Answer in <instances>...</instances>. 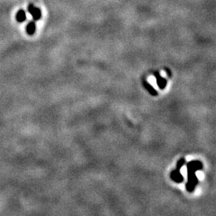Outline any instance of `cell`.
Returning <instances> with one entry per match:
<instances>
[{
	"mask_svg": "<svg viewBox=\"0 0 216 216\" xmlns=\"http://www.w3.org/2000/svg\"><path fill=\"white\" fill-rule=\"evenodd\" d=\"M187 182L186 183V189L188 192H193L198 183V179L196 175L197 170H203V162L199 160H191L187 163Z\"/></svg>",
	"mask_w": 216,
	"mask_h": 216,
	"instance_id": "1",
	"label": "cell"
},
{
	"mask_svg": "<svg viewBox=\"0 0 216 216\" xmlns=\"http://www.w3.org/2000/svg\"><path fill=\"white\" fill-rule=\"evenodd\" d=\"M28 12L31 14L32 17H33L34 20L35 21H38L40 19L42 16V13H41V10L38 7H35V6L31 3V4H29L28 6Z\"/></svg>",
	"mask_w": 216,
	"mask_h": 216,
	"instance_id": "2",
	"label": "cell"
},
{
	"mask_svg": "<svg viewBox=\"0 0 216 216\" xmlns=\"http://www.w3.org/2000/svg\"><path fill=\"white\" fill-rule=\"evenodd\" d=\"M170 179L176 183H182L184 181L183 175L180 172V170H178V169H175L170 172Z\"/></svg>",
	"mask_w": 216,
	"mask_h": 216,
	"instance_id": "3",
	"label": "cell"
},
{
	"mask_svg": "<svg viewBox=\"0 0 216 216\" xmlns=\"http://www.w3.org/2000/svg\"><path fill=\"white\" fill-rule=\"evenodd\" d=\"M154 75L155 79H156V82H157V85L158 87H159V89L161 90H164L166 87L167 85V79H165L160 75L159 72L155 71L154 73Z\"/></svg>",
	"mask_w": 216,
	"mask_h": 216,
	"instance_id": "4",
	"label": "cell"
},
{
	"mask_svg": "<svg viewBox=\"0 0 216 216\" xmlns=\"http://www.w3.org/2000/svg\"><path fill=\"white\" fill-rule=\"evenodd\" d=\"M143 86L144 87H145V89L149 92L150 95H152V96H157L158 95L157 90H155V89L150 84L149 82H147V81H146V80H144L143 82Z\"/></svg>",
	"mask_w": 216,
	"mask_h": 216,
	"instance_id": "5",
	"label": "cell"
},
{
	"mask_svg": "<svg viewBox=\"0 0 216 216\" xmlns=\"http://www.w3.org/2000/svg\"><path fill=\"white\" fill-rule=\"evenodd\" d=\"M26 33L28 34L29 35H33L36 30V25L34 21H31L27 24V26L26 27Z\"/></svg>",
	"mask_w": 216,
	"mask_h": 216,
	"instance_id": "6",
	"label": "cell"
},
{
	"mask_svg": "<svg viewBox=\"0 0 216 216\" xmlns=\"http://www.w3.org/2000/svg\"><path fill=\"white\" fill-rule=\"evenodd\" d=\"M15 18H16V21L18 22V23H23V22H24V21L26 20V18L25 11H24L23 10H18V12H17V14H16Z\"/></svg>",
	"mask_w": 216,
	"mask_h": 216,
	"instance_id": "7",
	"label": "cell"
},
{
	"mask_svg": "<svg viewBox=\"0 0 216 216\" xmlns=\"http://www.w3.org/2000/svg\"><path fill=\"white\" fill-rule=\"evenodd\" d=\"M186 164V159L185 158H181L180 159H179L176 162V169L180 170L182 167Z\"/></svg>",
	"mask_w": 216,
	"mask_h": 216,
	"instance_id": "8",
	"label": "cell"
},
{
	"mask_svg": "<svg viewBox=\"0 0 216 216\" xmlns=\"http://www.w3.org/2000/svg\"><path fill=\"white\" fill-rule=\"evenodd\" d=\"M164 71L167 72V75H168L169 77H171V75H172V73H171V71H170V70L168 69L167 67H164Z\"/></svg>",
	"mask_w": 216,
	"mask_h": 216,
	"instance_id": "9",
	"label": "cell"
}]
</instances>
